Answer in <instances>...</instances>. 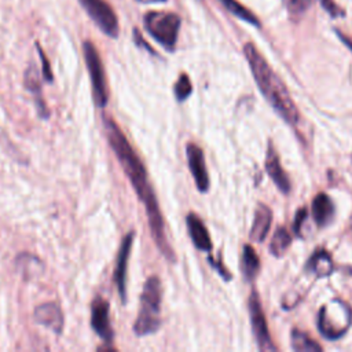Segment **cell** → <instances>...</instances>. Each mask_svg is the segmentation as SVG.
<instances>
[{
	"mask_svg": "<svg viewBox=\"0 0 352 352\" xmlns=\"http://www.w3.org/2000/svg\"><path fill=\"white\" fill-rule=\"evenodd\" d=\"M162 286L157 276H150L140 294V308L133 324V333L138 337L154 334L161 326Z\"/></svg>",
	"mask_w": 352,
	"mask_h": 352,
	"instance_id": "3",
	"label": "cell"
},
{
	"mask_svg": "<svg viewBox=\"0 0 352 352\" xmlns=\"http://www.w3.org/2000/svg\"><path fill=\"white\" fill-rule=\"evenodd\" d=\"M320 4L330 14V16H333V18H338V16L345 15V11L340 6H337L334 3V0H320Z\"/></svg>",
	"mask_w": 352,
	"mask_h": 352,
	"instance_id": "27",
	"label": "cell"
},
{
	"mask_svg": "<svg viewBox=\"0 0 352 352\" xmlns=\"http://www.w3.org/2000/svg\"><path fill=\"white\" fill-rule=\"evenodd\" d=\"M352 323V309L341 300L322 305L318 314V329L327 340H337L346 333Z\"/></svg>",
	"mask_w": 352,
	"mask_h": 352,
	"instance_id": "4",
	"label": "cell"
},
{
	"mask_svg": "<svg viewBox=\"0 0 352 352\" xmlns=\"http://www.w3.org/2000/svg\"><path fill=\"white\" fill-rule=\"evenodd\" d=\"M243 54L264 99L285 122L292 126L298 125L301 120L298 109L282 78L272 70L270 63L252 43L243 45Z\"/></svg>",
	"mask_w": 352,
	"mask_h": 352,
	"instance_id": "2",
	"label": "cell"
},
{
	"mask_svg": "<svg viewBox=\"0 0 352 352\" xmlns=\"http://www.w3.org/2000/svg\"><path fill=\"white\" fill-rule=\"evenodd\" d=\"M307 270L320 278L329 276L334 270V264L330 253L322 248L316 249L309 257V260L307 261Z\"/></svg>",
	"mask_w": 352,
	"mask_h": 352,
	"instance_id": "17",
	"label": "cell"
},
{
	"mask_svg": "<svg viewBox=\"0 0 352 352\" xmlns=\"http://www.w3.org/2000/svg\"><path fill=\"white\" fill-rule=\"evenodd\" d=\"M248 308H249V316H250L253 336L256 338L258 349L260 351H276V346L274 345L270 330H268V324L265 320V315L263 311V305H261L258 293L254 289L250 292Z\"/></svg>",
	"mask_w": 352,
	"mask_h": 352,
	"instance_id": "7",
	"label": "cell"
},
{
	"mask_svg": "<svg viewBox=\"0 0 352 352\" xmlns=\"http://www.w3.org/2000/svg\"><path fill=\"white\" fill-rule=\"evenodd\" d=\"M84 59L92 87V99L98 109H104L109 102V89L106 82V74L103 69L102 59L96 47L91 41H84L82 44Z\"/></svg>",
	"mask_w": 352,
	"mask_h": 352,
	"instance_id": "6",
	"label": "cell"
},
{
	"mask_svg": "<svg viewBox=\"0 0 352 352\" xmlns=\"http://www.w3.org/2000/svg\"><path fill=\"white\" fill-rule=\"evenodd\" d=\"M180 23V16L175 12L150 11L143 18V25L147 33L166 51L175 50Z\"/></svg>",
	"mask_w": 352,
	"mask_h": 352,
	"instance_id": "5",
	"label": "cell"
},
{
	"mask_svg": "<svg viewBox=\"0 0 352 352\" xmlns=\"http://www.w3.org/2000/svg\"><path fill=\"white\" fill-rule=\"evenodd\" d=\"M25 87L26 89H29L33 96H34V100H36V106L38 109V114L43 117V118H47L50 116L48 113V109L45 106V102L43 99V94H41V85H40V81H38V73H37V69L32 65L26 73H25Z\"/></svg>",
	"mask_w": 352,
	"mask_h": 352,
	"instance_id": "18",
	"label": "cell"
},
{
	"mask_svg": "<svg viewBox=\"0 0 352 352\" xmlns=\"http://www.w3.org/2000/svg\"><path fill=\"white\" fill-rule=\"evenodd\" d=\"M36 47H37V51H38V55H40V59H41V73H43V77L45 81L48 82H52L54 80V76H52V72H51V66H50V60L47 59L44 51L41 50V47L38 45V43H36Z\"/></svg>",
	"mask_w": 352,
	"mask_h": 352,
	"instance_id": "25",
	"label": "cell"
},
{
	"mask_svg": "<svg viewBox=\"0 0 352 352\" xmlns=\"http://www.w3.org/2000/svg\"><path fill=\"white\" fill-rule=\"evenodd\" d=\"M272 223V210L264 205V204H257L256 212H254V217H253V224H252V230H250V239L253 242L261 243L271 227Z\"/></svg>",
	"mask_w": 352,
	"mask_h": 352,
	"instance_id": "15",
	"label": "cell"
},
{
	"mask_svg": "<svg viewBox=\"0 0 352 352\" xmlns=\"http://www.w3.org/2000/svg\"><path fill=\"white\" fill-rule=\"evenodd\" d=\"M34 319L52 330L56 334L62 333L63 329V314L60 307L56 302H44L36 307L34 309Z\"/></svg>",
	"mask_w": 352,
	"mask_h": 352,
	"instance_id": "13",
	"label": "cell"
},
{
	"mask_svg": "<svg viewBox=\"0 0 352 352\" xmlns=\"http://www.w3.org/2000/svg\"><path fill=\"white\" fill-rule=\"evenodd\" d=\"M290 340L292 348L297 352H319L323 349L315 340L298 329H293Z\"/></svg>",
	"mask_w": 352,
	"mask_h": 352,
	"instance_id": "21",
	"label": "cell"
},
{
	"mask_svg": "<svg viewBox=\"0 0 352 352\" xmlns=\"http://www.w3.org/2000/svg\"><path fill=\"white\" fill-rule=\"evenodd\" d=\"M260 271V258L250 245H245L241 256V272L246 282H253Z\"/></svg>",
	"mask_w": 352,
	"mask_h": 352,
	"instance_id": "19",
	"label": "cell"
},
{
	"mask_svg": "<svg viewBox=\"0 0 352 352\" xmlns=\"http://www.w3.org/2000/svg\"><path fill=\"white\" fill-rule=\"evenodd\" d=\"M192 92V85L190 81V77L186 73H182L175 82L173 87V94L179 102H184Z\"/></svg>",
	"mask_w": 352,
	"mask_h": 352,
	"instance_id": "23",
	"label": "cell"
},
{
	"mask_svg": "<svg viewBox=\"0 0 352 352\" xmlns=\"http://www.w3.org/2000/svg\"><path fill=\"white\" fill-rule=\"evenodd\" d=\"M265 170L268 173V176L271 177V180L275 183V186L278 187V190L282 194H289L292 190V183L289 180L287 173L285 172V169L282 168L279 155L275 150V147L272 146V143L268 144L267 148V155H265Z\"/></svg>",
	"mask_w": 352,
	"mask_h": 352,
	"instance_id": "12",
	"label": "cell"
},
{
	"mask_svg": "<svg viewBox=\"0 0 352 352\" xmlns=\"http://www.w3.org/2000/svg\"><path fill=\"white\" fill-rule=\"evenodd\" d=\"M135 232L129 231L121 241L117 258H116V267H114V283L117 286V292L120 294V298L122 304L126 301V270H128V260L132 250Z\"/></svg>",
	"mask_w": 352,
	"mask_h": 352,
	"instance_id": "10",
	"label": "cell"
},
{
	"mask_svg": "<svg viewBox=\"0 0 352 352\" xmlns=\"http://www.w3.org/2000/svg\"><path fill=\"white\" fill-rule=\"evenodd\" d=\"M102 120H103L104 135L107 138L109 146L111 147L114 155L117 157L124 173L131 182L140 202L144 205L147 221L150 226V232L155 242V246L168 261L173 263L176 260V256L172 246L168 242L164 217H162L155 192L147 179V170L142 160L131 146L129 140L125 138L121 128L117 125V122L109 114H103Z\"/></svg>",
	"mask_w": 352,
	"mask_h": 352,
	"instance_id": "1",
	"label": "cell"
},
{
	"mask_svg": "<svg viewBox=\"0 0 352 352\" xmlns=\"http://www.w3.org/2000/svg\"><path fill=\"white\" fill-rule=\"evenodd\" d=\"M136 1H139V3H146V4H148V3H162V1H166V0H136Z\"/></svg>",
	"mask_w": 352,
	"mask_h": 352,
	"instance_id": "30",
	"label": "cell"
},
{
	"mask_svg": "<svg viewBox=\"0 0 352 352\" xmlns=\"http://www.w3.org/2000/svg\"><path fill=\"white\" fill-rule=\"evenodd\" d=\"M312 0H283L287 12L292 16H301L309 7Z\"/></svg>",
	"mask_w": 352,
	"mask_h": 352,
	"instance_id": "24",
	"label": "cell"
},
{
	"mask_svg": "<svg viewBox=\"0 0 352 352\" xmlns=\"http://www.w3.org/2000/svg\"><path fill=\"white\" fill-rule=\"evenodd\" d=\"M81 7L87 11L89 18L98 25V28L111 38L118 36V19L113 8L104 0H78Z\"/></svg>",
	"mask_w": 352,
	"mask_h": 352,
	"instance_id": "8",
	"label": "cell"
},
{
	"mask_svg": "<svg viewBox=\"0 0 352 352\" xmlns=\"http://www.w3.org/2000/svg\"><path fill=\"white\" fill-rule=\"evenodd\" d=\"M334 212V204L326 192H319L315 195L311 205V213L316 226L326 227L333 220Z\"/></svg>",
	"mask_w": 352,
	"mask_h": 352,
	"instance_id": "16",
	"label": "cell"
},
{
	"mask_svg": "<svg viewBox=\"0 0 352 352\" xmlns=\"http://www.w3.org/2000/svg\"><path fill=\"white\" fill-rule=\"evenodd\" d=\"M208 260H209V263L212 264V267H213V268H214V270H216V271L220 274V276H221L223 279H226V280H230V279L232 278V275L230 274V271H228V270H227V268L223 265V263H221L220 260H219V261H216V260H213L212 257H209Z\"/></svg>",
	"mask_w": 352,
	"mask_h": 352,
	"instance_id": "28",
	"label": "cell"
},
{
	"mask_svg": "<svg viewBox=\"0 0 352 352\" xmlns=\"http://www.w3.org/2000/svg\"><path fill=\"white\" fill-rule=\"evenodd\" d=\"M290 245H292V235L289 234V231L285 227L279 226L275 230L271 243H270L271 254L275 257H282V256H285V253L287 252Z\"/></svg>",
	"mask_w": 352,
	"mask_h": 352,
	"instance_id": "20",
	"label": "cell"
},
{
	"mask_svg": "<svg viewBox=\"0 0 352 352\" xmlns=\"http://www.w3.org/2000/svg\"><path fill=\"white\" fill-rule=\"evenodd\" d=\"M337 36H338V37H340V40H341V41H342V43H344V44H345V45L352 51V41H351L345 34H342V33H341V32H338V30H337Z\"/></svg>",
	"mask_w": 352,
	"mask_h": 352,
	"instance_id": "29",
	"label": "cell"
},
{
	"mask_svg": "<svg viewBox=\"0 0 352 352\" xmlns=\"http://www.w3.org/2000/svg\"><path fill=\"white\" fill-rule=\"evenodd\" d=\"M220 1L236 18H239L250 25H254L257 28L260 26V21L257 19V16L250 10H248L245 6H242L239 1H236V0H220Z\"/></svg>",
	"mask_w": 352,
	"mask_h": 352,
	"instance_id": "22",
	"label": "cell"
},
{
	"mask_svg": "<svg viewBox=\"0 0 352 352\" xmlns=\"http://www.w3.org/2000/svg\"><path fill=\"white\" fill-rule=\"evenodd\" d=\"M186 224H187V231L188 235L194 243V246L201 250L209 253L212 250V239L209 235V231L201 217L195 213H188L186 217Z\"/></svg>",
	"mask_w": 352,
	"mask_h": 352,
	"instance_id": "14",
	"label": "cell"
},
{
	"mask_svg": "<svg viewBox=\"0 0 352 352\" xmlns=\"http://www.w3.org/2000/svg\"><path fill=\"white\" fill-rule=\"evenodd\" d=\"M308 217V210L307 208H300L297 212H296V216H294V223H293V230H294V234L301 236V232H302V224L305 223Z\"/></svg>",
	"mask_w": 352,
	"mask_h": 352,
	"instance_id": "26",
	"label": "cell"
},
{
	"mask_svg": "<svg viewBox=\"0 0 352 352\" xmlns=\"http://www.w3.org/2000/svg\"><path fill=\"white\" fill-rule=\"evenodd\" d=\"M187 154V164L188 169L192 175V179L195 182V186L199 192H206L209 190V173L205 165V157L204 151L199 146L195 143H188L186 147Z\"/></svg>",
	"mask_w": 352,
	"mask_h": 352,
	"instance_id": "11",
	"label": "cell"
},
{
	"mask_svg": "<svg viewBox=\"0 0 352 352\" xmlns=\"http://www.w3.org/2000/svg\"><path fill=\"white\" fill-rule=\"evenodd\" d=\"M91 326L104 344L113 342L114 331L110 322V305L107 300L99 296L91 304Z\"/></svg>",
	"mask_w": 352,
	"mask_h": 352,
	"instance_id": "9",
	"label": "cell"
}]
</instances>
